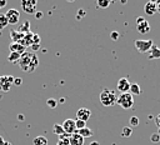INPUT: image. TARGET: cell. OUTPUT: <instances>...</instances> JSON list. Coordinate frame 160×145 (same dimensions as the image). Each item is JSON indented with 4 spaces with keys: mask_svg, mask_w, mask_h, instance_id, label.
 I'll list each match as a JSON object with an SVG mask.
<instances>
[{
    "mask_svg": "<svg viewBox=\"0 0 160 145\" xmlns=\"http://www.w3.org/2000/svg\"><path fill=\"white\" fill-rule=\"evenodd\" d=\"M19 66L22 71L25 72H32L35 71V69L39 65V58L36 56L35 52H30V51H25L24 54H21L20 60H19Z\"/></svg>",
    "mask_w": 160,
    "mask_h": 145,
    "instance_id": "6da1fadb",
    "label": "cell"
},
{
    "mask_svg": "<svg viewBox=\"0 0 160 145\" xmlns=\"http://www.w3.org/2000/svg\"><path fill=\"white\" fill-rule=\"evenodd\" d=\"M116 94L112 91V90H109V89H104L100 94V102L104 105V106H112L116 104Z\"/></svg>",
    "mask_w": 160,
    "mask_h": 145,
    "instance_id": "7a4b0ae2",
    "label": "cell"
},
{
    "mask_svg": "<svg viewBox=\"0 0 160 145\" xmlns=\"http://www.w3.org/2000/svg\"><path fill=\"white\" fill-rule=\"evenodd\" d=\"M116 104L120 105L122 109H130L132 108L134 105V96L130 94V92H125V94H120L118 96V100H116Z\"/></svg>",
    "mask_w": 160,
    "mask_h": 145,
    "instance_id": "3957f363",
    "label": "cell"
},
{
    "mask_svg": "<svg viewBox=\"0 0 160 145\" xmlns=\"http://www.w3.org/2000/svg\"><path fill=\"white\" fill-rule=\"evenodd\" d=\"M134 45H135V48H136V50H138L139 52L144 54V52H149V50L151 49V46L154 45V42H152L151 39H148V40L138 39V40H135Z\"/></svg>",
    "mask_w": 160,
    "mask_h": 145,
    "instance_id": "277c9868",
    "label": "cell"
},
{
    "mask_svg": "<svg viewBox=\"0 0 160 145\" xmlns=\"http://www.w3.org/2000/svg\"><path fill=\"white\" fill-rule=\"evenodd\" d=\"M36 0H22L21 1V8L26 14H35L36 12Z\"/></svg>",
    "mask_w": 160,
    "mask_h": 145,
    "instance_id": "5b68a950",
    "label": "cell"
},
{
    "mask_svg": "<svg viewBox=\"0 0 160 145\" xmlns=\"http://www.w3.org/2000/svg\"><path fill=\"white\" fill-rule=\"evenodd\" d=\"M5 16H6V19H8V22H9V24H12V25L18 24L19 20H20V12H19V10H16V9H14V8H12V9H9V10L6 11Z\"/></svg>",
    "mask_w": 160,
    "mask_h": 145,
    "instance_id": "8992f818",
    "label": "cell"
},
{
    "mask_svg": "<svg viewBox=\"0 0 160 145\" xmlns=\"http://www.w3.org/2000/svg\"><path fill=\"white\" fill-rule=\"evenodd\" d=\"M62 130L65 134L68 135H71L74 132H76V126H75V120L72 119H66L64 122H62Z\"/></svg>",
    "mask_w": 160,
    "mask_h": 145,
    "instance_id": "52a82bcc",
    "label": "cell"
},
{
    "mask_svg": "<svg viewBox=\"0 0 160 145\" xmlns=\"http://www.w3.org/2000/svg\"><path fill=\"white\" fill-rule=\"evenodd\" d=\"M130 82H129V80L126 79V78H121V79H119V81H118V84H116V89L121 92V94H125V92H129V90H130Z\"/></svg>",
    "mask_w": 160,
    "mask_h": 145,
    "instance_id": "ba28073f",
    "label": "cell"
},
{
    "mask_svg": "<svg viewBox=\"0 0 160 145\" xmlns=\"http://www.w3.org/2000/svg\"><path fill=\"white\" fill-rule=\"evenodd\" d=\"M91 116V111L88 109V108H80L78 111H76V119L79 120H82V121H88Z\"/></svg>",
    "mask_w": 160,
    "mask_h": 145,
    "instance_id": "9c48e42d",
    "label": "cell"
},
{
    "mask_svg": "<svg viewBox=\"0 0 160 145\" xmlns=\"http://www.w3.org/2000/svg\"><path fill=\"white\" fill-rule=\"evenodd\" d=\"M144 11L146 15H154L158 12V6H156V2L155 1H148L145 5H144Z\"/></svg>",
    "mask_w": 160,
    "mask_h": 145,
    "instance_id": "30bf717a",
    "label": "cell"
},
{
    "mask_svg": "<svg viewBox=\"0 0 160 145\" xmlns=\"http://www.w3.org/2000/svg\"><path fill=\"white\" fill-rule=\"evenodd\" d=\"M9 50H10V52H19V54H24L25 52V50H26V48L25 46H22L21 44H19V42H10V45H9Z\"/></svg>",
    "mask_w": 160,
    "mask_h": 145,
    "instance_id": "8fae6325",
    "label": "cell"
},
{
    "mask_svg": "<svg viewBox=\"0 0 160 145\" xmlns=\"http://www.w3.org/2000/svg\"><path fill=\"white\" fill-rule=\"evenodd\" d=\"M69 142H70V145H84V138L80 136L78 132H74L70 135Z\"/></svg>",
    "mask_w": 160,
    "mask_h": 145,
    "instance_id": "7c38bea8",
    "label": "cell"
},
{
    "mask_svg": "<svg viewBox=\"0 0 160 145\" xmlns=\"http://www.w3.org/2000/svg\"><path fill=\"white\" fill-rule=\"evenodd\" d=\"M32 35H34V32H28V34H25L24 35V38L19 41V44H21L22 46H25V48H28V46H31L32 45Z\"/></svg>",
    "mask_w": 160,
    "mask_h": 145,
    "instance_id": "4fadbf2b",
    "label": "cell"
},
{
    "mask_svg": "<svg viewBox=\"0 0 160 145\" xmlns=\"http://www.w3.org/2000/svg\"><path fill=\"white\" fill-rule=\"evenodd\" d=\"M136 30H138L140 34H148V32L150 31V24L145 20V21H142L141 24L136 25Z\"/></svg>",
    "mask_w": 160,
    "mask_h": 145,
    "instance_id": "5bb4252c",
    "label": "cell"
},
{
    "mask_svg": "<svg viewBox=\"0 0 160 145\" xmlns=\"http://www.w3.org/2000/svg\"><path fill=\"white\" fill-rule=\"evenodd\" d=\"M149 59H160V48L156 45H152L149 50Z\"/></svg>",
    "mask_w": 160,
    "mask_h": 145,
    "instance_id": "9a60e30c",
    "label": "cell"
},
{
    "mask_svg": "<svg viewBox=\"0 0 160 145\" xmlns=\"http://www.w3.org/2000/svg\"><path fill=\"white\" fill-rule=\"evenodd\" d=\"M80 136H82L84 139L85 138H90V136H92V134H94V131L91 130V129H89L88 126H85V128H82V129H80V130H78L76 131Z\"/></svg>",
    "mask_w": 160,
    "mask_h": 145,
    "instance_id": "2e32d148",
    "label": "cell"
},
{
    "mask_svg": "<svg viewBox=\"0 0 160 145\" xmlns=\"http://www.w3.org/2000/svg\"><path fill=\"white\" fill-rule=\"evenodd\" d=\"M16 30H18L19 32H21V34H28V32H30V22H29L28 20H25L24 24L20 25Z\"/></svg>",
    "mask_w": 160,
    "mask_h": 145,
    "instance_id": "e0dca14e",
    "label": "cell"
},
{
    "mask_svg": "<svg viewBox=\"0 0 160 145\" xmlns=\"http://www.w3.org/2000/svg\"><path fill=\"white\" fill-rule=\"evenodd\" d=\"M24 35H25V34H21V32H19L18 30H11V31H10V36H11V39L14 40V42H19V41L24 38Z\"/></svg>",
    "mask_w": 160,
    "mask_h": 145,
    "instance_id": "ac0fdd59",
    "label": "cell"
},
{
    "mask_svg": "<svg viewBox=\"0 0 160 145\" xmlns=\"http://www.w3.org/2000/svg\"><path fill=\"white\" fill-rule=\"evenodd\" d=\"M129 92H130L132 96H134V95H140V94H141V89H140L139 84H131Z\"/></svg>",
    "mask_w": 160,
    "mask_h": 145,
    "instance_id": "d6986e66",
    "label": "cell"
},
{
    "mask_svg": "<svg viewBox=\"0 0 160 145\" xmlns=\"http://www.w3.org/2000/svg\"><path fill=\"white\" fill-rule=\"evenodd\" d=\"M20 56H21V54H19V52H10L9 56H8V60H9L10 62L18 64L19 60H20Z\"/></svg>",
    "mask_w": 160,
    "mask_h": 145,
    "instance_id": "ffe728a7",
    "label": "cell"
},
{
    "mask_svg": "<svg viewBox=\"0 0 160 145\" xmlns=\"http://www.w3.org/2000/svg\"><path fill=\"white\" fill-rule=\"evenodd\" d=\"M32 144L34 145H48V139L45 136H36L32 140Z\"/></svg>",
    "mask_w": 160,
    "mask_h": 145,
    "instance_id": "44dd1931",
    "label": "cell"
},
{
    "mask_svg": "<svg viewBox=\"0 0 160 145\" xmlns=\"http://www.w3.org/2000/svg\"><path fill=\"white\" fill-rule=\"evenodd\" d=\"M110 5V0H98L96 1V6L100 9H106Z\"/></svg>",
    "mask_w": 160,
    "mask_h": 145,
    "instance_id": "7402d4cb",
    "label": "cell"
},
{
    "mask_svg": "<svg viewBox=\"0 0 160 145\" xmlns=\"http://www.w3.org/2000/svg\"><path fill=\"white\" fill-rule=\"evenodd\" d=\"M131 134H132V129L130 126L122 128V131H121V136L122 138H129V136H131Z\"/></svg>",
    "mask_w": 160,
    "mask_h": 145,
    "instance_id": "603a6c76",
    "label": "cell"
},
{
    "mask_svg": "<svg viewBox=\"0 0 160 145\" xmlns=\"http://www.w3.org/2000/svg\"><path fill=\"white\" fill-rule=\"evenodd\" d=\"M8 25H9V22H8V19H6L5 14H0V30H2Z\"/></svg>",
    "mask_w": 160,
    "mask_h": 145,
    "instance_id": "cb8c5ba5",
    "label": "cell"
},
{
    "mask_svg": "<svg viewBox=\"0 0 160 145\" xmlns=\"http://www.w3.org/2000/svg\"><path fill=\"white\" fill-rule=\"evenodd\" d=\"M46 105H48L50 109H55V108L58 106V100L54 99V98H50V99L46 100Z\"/></svg>",
    "mask_w": 160,
    "mask_h": 145,
    "instance_id": "d4e9b609",
    "label": "cell"
},
{
    "mask_svg": "<svg viewBox=\"0 0 160 145\" xmlns=\"http://www.w3.org/2000/svg\"><path fill=\"white\" fill-rule=\"evenodd\" d=\"M54 132L58 135V136H61L64 134V130H62V126L60 124H54Z\"/></svg>",
    "mask_w": 160,
    "mask_h": 145,
    "instance_id": "484cf974",
    "label": "cell"
},
{
    "mask_svg": "<svg viewBox=\"0 0 160 145\" xmlns=\"http://www.w3.org/2000/svg\"><path fill=\"white\" fill-rule=\"evenodd\" d=\"M75 126H76V131H78V130H80V129L85 128V126H86V122H85V121H82V120L76 119V120H75Z\"/></svg>",
    "mask_w": 160,
    "mask_h": 145,
    "instance_id": "4316f807",
    "label": "cell"
},
{
    "mask_svg": "<svg viewBox=\"0 0 160 145\" xmlns=\"http://www.w3.org/2000/svg\"><path fill=\"white\" fill-rule=\"evenodd\" d=\"M129 122H130V128H131V126L135 128V126L139 125V118H138V116H131L130 120H129Z\"/></svg>",
    "mask_w": 160,
    "mask_h": 145,
    "instance_id": "83f0119b",
    "label": "cell"
},
{
    "mask_svg": "<svg viewBox=\"0 0 160 145\" xmlns=\"http://www.w3.org/2000/svg\"><path fill=\"white\" fill-rule=\"evenodd\" d=\"M56 145H70L69 139L66 138H59V141L56 142Z\"/></svg>",
    "mask_w": 160,
    "mask_h": 145,
    "instance_id": "f1b7e54d",
    "label": "cell"
},
{
    "mask_svg": "<svg viewBox=\"0 0 160 145\" xmlns=\"http://www.w3.org/2000/svg\"><path fill=\"white\" fill-rule=\"evenodd\" d=\"M150 139H151L152 142H159V141H160V135H159V134H152V135L150 136Z\"/></svg>",
    "mask_w": 160,
    "mask_h": 145,
    "instance_id": "f546056e",
    "label": "cell"
},
{
    "mask_svg": "<svg viewBox=\"0 0 160 145\" xmlns=\"http://www.w3.org/2000/svg\"><path fill=\"white\" fill-rule=\"evenodd\" d=\"M85 15H86L85 10H84V9H79L78 15H76V19H78V20H80V19H81V16H85Z\"/></svg>",
    "mask_w": 160,
    "mask_h": 145,
    "instance_id": "4dcf8cb0",
    "label": "cell"
},
{
    "mask_svg": "<svg viewBox=\"0 0 160 145\" xmlns=\"http://www.w3.org/2000/svg\"><path fill=\"white\" fill-rule=\"evenodd\" d=\"M119 36H120V35H119V32H118V31H112V32L110 34V38H111L114 41H116V40L119 39Z\"/></svg>",
    "mask_w": 160,
    "mask_h": 145,
    "instance_id": "1f68e13d",
    "label": "cell"
},
{
    "mask_svg": "<svg viewBox=\"0 0 160 145\" xmlns=\"http://www.w3.org/2000/svg\"><path fill=\"white\" fill-rule=\"evenodd\" d=\"M32 44H40V36L38 34L32 35Z\"/></svg>",
    "mask_w": 160,
    "mask_h": 145,
    "instance_id": "d6a6232c",
    "label": "cell"
},
{
    "mask_svg": "<svg viewBox=\"0 0 160 145\" xmlns=\"http://www.w3.org/2000/svg\"><path fill=\"white\" fill-rule=\"evenodd\" d=\"M21 82H22V79H20V78H14V82H12V84H15L16 86H20Z\"/></svg>",
    "mask_w": 160,
    "mask_h": 145,
    "instance_id": "836d02e7",
    "label": "cell"
},
{
    "mask_svg": "<svg viewBox=\"0 0 160 145\" xmlns=\"http://www.w3.org/2000/svg\"><path fill=\"white\" fill-rule=\"evenodd\" d=\"M154 121H155V124H156V126H158V128L160 129V114L155 116V119H154Z\"/></svg>",
    "mask_w": 160,
    "mask_h": 145,
    "instance_id": "e575fe53",
    "label": "cell"
},
{
    "mask_svg": "<svg viewBox=\"0 0 160 145\" xmlns=\"http://www.w3.org/2000/svg\"><path fill=\"white\" fill-rule=\"evenodd\" d=\"M30 48L32 49V51H38V50L40 49V44H32Z\"/></svg>",
    "mask_w": 160,
    "mask_h": 145,
    "instance_id": "d590c367",
    "label": "cell"
},
{
    "mask_svg": "<svg viewBox=\"0 0 160 145\" xmlns=\"http://www.w3.org/2000/svg\"><path fill=\"white\" fill-rule=\"evenodd\" d=\"M34 15H35V18H36V19H41V18H42V15H44V14H42V12H41V11H36V12H35V14H34Z\"/></svg>",
    "mask_w": 160,
    "mask_h": 145,
    "instance_id": "8d00e7d4",
    "label": "cell"
},
{
    "mask_svg": "<svg viewBox=\"0 0 160 145\" xmlns=\"http://www.w3.org/2000/svg\"><path fill=\"white\" fill-rule=\"evenodd\" d=\"M142 21H145V19H144L142 16H139V18L136 19V25H139V24H141Z\"/></svg>",
    "mask_w": 160,
    "mask_h": 145,
    "instance_id": "74e56055",
    "label": "cell"
},
{
    "mask_svg": "<svg viewBox=\"0 0 160 145\" xmlns=\"http://www.w3.org/2000/svg\"><path fill=\"white\" fill-rule=\"evenodd\" d=\"M6 5V0H0V10Z\"/></svg>",
    "mask_w": 160,
    "mask_h": 145,
    "instance_id": "f35d334b",
    "label": "cell"
},
{
    "mask_svg": "<svg viewBox=\"0 0 160 145\" xmlns=\"http://www.w3.org/2000/svg\"><path fill=\"white\" fill-rule=\"evenodd\" d=\"M18 119H19V121H24L25 116H24V115H21V114H19V115H18Z\"/></svg>",
    "mask_w": 160,
    "mask_h": 145,
    "instance_id": "ab89813d",
    "label": "cell"
},
{
    "mask_svg": "<svg viewBox=\"0 0 160 145\" xmlns=\"http://www.w3.org/2000/svg\"><path fill=\"white\" fill-rule=\"evenodd\" d=\"M156 2V6H158V12L160 14V0L159 1H155Z\"/></svg>",
    "mask_w": 160,
    "mask_h": 145,
    "instance_id": "60d3db41",
    "label": "cell"
},
{
    "mask_svg": "<svg viewBox=\"0 0 160 145\" xmlns=\"http://www.w3.org/2000/svg\"><path fill=\"white\" fill-rule=\"evenodd\" d=\"M4 144H5V140L2 136H0V145H4Z\"/></svg>",
    "mask_w": 160,
    "mask_h": 145,
    "instance_id": "b9f144b4",
    "label": "cell"
},
{
    "mask_svg": "<svg viewBox=\"0 0 160 145\" xmlns=\"http://www.w3.org/2000/svg\"><path fill=\"white\" fill-rule=\"evenodd\" d=\"M59 102L64 104V102H65V98H61V99H59Z\"/></svg>",
    "mask_w": 160,
    "mask_h": 145,
    "instance_id": "7bdbcfd3",
    "label": "cell"
},
{
    "mask_svg": "<svg viewBox=\"0 0 160 145\" xmlns=\"http://www.w3.org/2000/svg\"><path fill=\"white\" fill-rule=\"evenodd\" d=\"M90 145H100V144H99L98 141H91V144H90Z\"/></svg>",
    "mask_w": 160,
    "mask_h": 145,
    "instance_id": "ee69618b",
    "label": "cell"
},
{
    "mask_svg": "<svg viewBox=\"0 0 160 145\" xmlns=\"http://www.w3.org/2000/svg\"><path fill=\"white\" fill-rule=\"evenodd\" d=\"M4 145H11V142H8V141H5V144Z\"/></svg>",
    "mask_w": 160,
    "mask_h": 145,
    "instance_id": "f6af8a7d",
    "label": "cell"
}]
</instances>
